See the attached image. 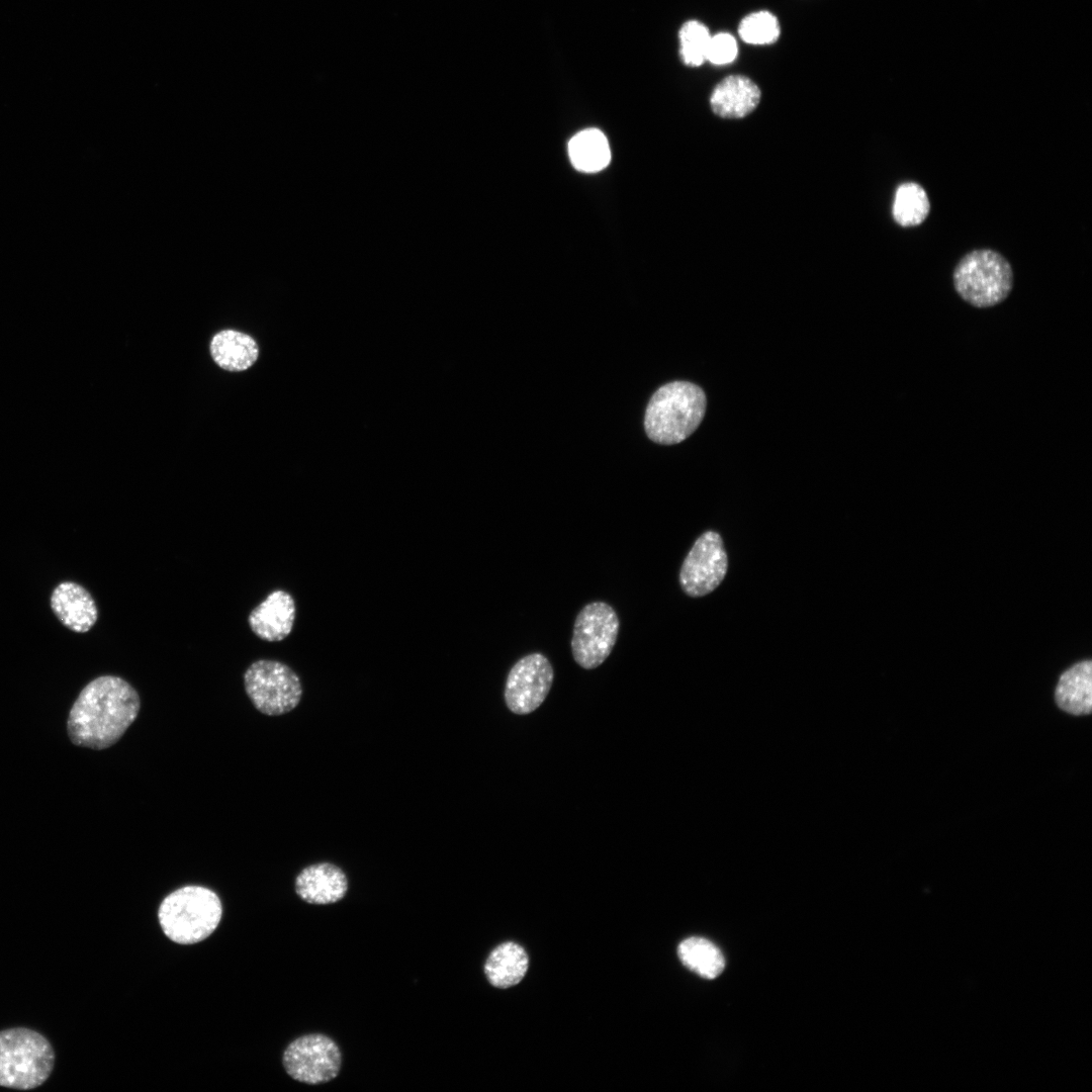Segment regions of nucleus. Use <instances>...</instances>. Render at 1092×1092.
Wrapping results in <instances>:
<instances>
[{"label": "nucleus", "instance_id": "1", "mask_svg": "<svg viewBox=\"0 0 1092 1092\" xmlns=\"http://www.w3.org/2000/svg\"><path fill=\"white\" fill-rule=\"evenodd\" d=\"M138 692L115 675H101L86 685L71 708L67 730L78 746L101 750L115 744L135 720Z\"/></svg>", "mask_w": 1092, "mask_h": 1092}, {"label": "nucleus", "instance_id": "2", "mask_svg": "<svg viewBox=\"0 0 1092 1092\" xmlns=\"http://www.w3.org/2000/svg\"><path fill=\"white\" fill-rule=\"evenodd\" d=\"M706 403L704 391L692 382L664 384L653 393L646 407L644 429L648 438L663 445L682 442L701 424Z\"/></svg>", "mask_w": 1092, "mask_h": 1092}, {"label": "nucleus", "instance_id": "3", "mask_svg": "<svg viewBox=\"0 0 1092 1092\" xmlns=\"http://www.w3.org/2000/svg\"><path fill=\"white\" fill-rule=\"evenodd\" d=\"M222 906L210 889L188 885L164 898L158 919L164 934L179 944H194L207 938L218 926Z\"/></svg>", "mask_w": 1092, "mask_h": 1092}, {"label": "nucleus", "instance_id": "4", "mask_svg": "<svg viewBox=\"0 0 1092 1092\" xmlns=\"http://www.w3.org/2000/svg\"><path fill=\"white\" fill-rule=\"evenodd\" d=\"M49 1039L27 1027L0 1030V1086L31 1090L42 1085L55 1066Z\"/></svg>", "mask_w": 1092, "mask_h": 1092}, {"label": "nucleus", "instance_id": "5", "mask_svg": "<svg viewBox=\"0 0 1092 1092\" xmlns=\"http://www.w3.org/2000/svg\"><path fill=\"white\" fill-rule=\"evenodd\" d=\"M1013 270L1008 260L991 249H977L964 255L952 272L959 296L977 308L1003 302L1013 288Z\"/></svg>", "mask_w": 1092, "mask_h": 1092}, {"label": "nucleus", "instance_id": "6", "mask_svg": "<svg viewBox=\"0 0 1092 1092\" xmlns=\"http://www.w3.org/2000/svg\"><path fill=\"white\" fill-rule=\"evenodd\" d=\"M244 686L254 707L268 716L292 711L302 696L298 675L286 664L275 660L253 662L245 671Z\"/></svg>", "mask_w": 1092, "mask_h": 1092}, {"label": "nucleus", "instance_id": "7", "mask_svg": "<svg viewBox=\"0 0 1092 1092\" xmlns=\"http://www.w3.org/2000/svg\"><path fill=\"white\" fill-rule=\"evenodd\" d=\"M616 611L605 602H592L578 612L572 631L571 652L584 669L600 666L611 654L619 633Z\"/></svg>", "mask_w": 1092, "mask_h": 1092}, {"label": "nucleus", "instance_id": "8", "mask_svg": "<svg viewBox=\"0 0 1092 1092\" xmlns=\"http://www.w3.org/2000/svg\"><path fill=\"white\" fill-rule=\"evenodd\" d=\"M282 1064L287 1075L297 1082L324 1084L339 1075L342 1053L332 1037L309 1033L293 1039L285 1048Z\"/></svg>", "mask_w": 1092, "mask_h": 1092}, {"label": "nucleus", "instance_id": "9", "mask_svg": "<svg viewBox=\"0 0 1092 1092\" xmlns=\"http://www.w3.org/2000/svg\"><path fill=\"white\" fill-rule=\"evenodd\" d=\"M554 678L548 658L539 652L521 657L510 669L505 686V702L518 715L534 712L545 701Z\"/></svg>", "mask_w": 1092, "mask_h": 1092}, {"label": "nucleus", "instance_id": "10", "mask_svg": "<svg viewBox=\"0 0 1092 1092\" xmlns=\"http://www.w3.org/2000/svg\"><path fill=\"white\" fill-rule=\"evenodd\" d=\"M727 571V555L721 536L713 531L702 534L686 556L679 583L690 597L698 598L714 590Z\"/></svg>", "mask_w": 1092, "mask_h": 1092}, {"label": "nucleus", "instance_id": "11", "mask_svg": "<svg viewBox=\"0 0 1092 1092\" xmlns=\"http://www.w3.org/2000/svg\"><path fill=\"white\" fill-rule=\"evenodd\" d=\"M297 896L308 904L329 905L342 900L348 892L345 872L331 862H318L302 869L295 878Z\"/></svg>", "mask_w": 1092, "mask_h": 1092}, {"label": "nucleus", "instance_id": "12", "mask_svg": "<svg viewBox=\"0 0 1092 1092\" xmlns=\"http://www.w3.org/2000/svg\"><path fill=\"white\" fill-rule=\"evenodd\" d=\"M51 608L68 629L85 633L98 619L97 605L91 594L74 581L59 583L51 595Z\"/></svg>", "mask_w": 1092, "mask_h": 1092}, {"label": "nucleus", "instance_id": "13", "mask_svg": "<svg viewBox=\"0 0 1092 1092\" xmlns=\"http://www.w3.org/2000/svg\"><path fill=\"white\" fill-rule=\"evenodd\" d=\"M295 619V603L285 590L272 592L249 615L251 630L261 639L275 642L285 639Z\"/></svg>", "mask_w": 1092, "mask_h": 1092}, {"label": "nucleus", "instance_id": "14", "mask_svg": "<svg viewBox=\"0 0 1092 1092\" xmlns=\"http://www.w3.org/2000/svg\"><path fill=\"white\" fill-rule=\"evenodd\" d=\"M760 96V89L751 79L743 75H730L716 85L710 103L720 117L742 118L756 108Z\"/></svg>", "mask_w": 1092, "mask_h": 1092}, {"label": "nucleus", "instance_id": "15", "mask_svg": "<svg viewBox=\"0 0 1092 1092\" xmlns=\"http://www.w3.org/2000/svg\"><path fill=\"white\" fill-rule=\"evenodd\" d=\"M1091 673V660H1083L1061 674L1055 691V700L1060 709L1076 716L1090 714L1092 708Z\"/></svg>", "mask_w": 1092, "mask_h": 1092}, {"label": "nucleus", "instance_id": "16", "mask_svg": "<svg viewBox=\"0 0 1092 1092\" xmlns=\"http://www.w3.org/2000/svg\"><path fill=\"white\" fill-rule=\"evenodd\" d=\"M210 354L220 368L239 372L253 366L259 357V347L248 334L236 330H223L212 337Z\"/></svg>", "mask_w": 1092, "mask_h": 1092}, {"label": "nucleus", "instance_id": "17", "mask_svg": "<svg viewBox=\"0 0 1092 1092\" xmlns=\"http://www.w3.org/2000/svg\"><path fill=\"white\" fill-rule=\"evenodd\" d=\"M528 965L525 949L513 941H506L488 954L484 963V974L493 987L509 988L521 982Z\"/></svg>", "mask_w": 1092, "mask_h": 1092}, {"label": "nucleus", "instance_id": "18", "mask_svg": "<svg viewBox=\"0 0 1092 1092\" xmlns=\"http://www.w3.org/2000/svg\"><path fill=\"white\" fill-rule=\"evenodd\" d=\"M568 154L572 165L581 172L595 173L606 168L611 151L606 135L599 129L587 128L569 141Z\"/></svg>", "mask_w": 1092, "mask_h": 1092}, {"label": "nucleus", "instance_id": "19", "mask_svg": "<svg viewBox=\"0 0 1092 1092\" xmlns=\"http://www.w3.org/2000/svg\"><path fill=\"white\" fill-rule=\"evenodd\" d=\"M677 953L688 969L706 979L718 977L725 967L721 950L703 937H690L682 940L678 945Z\"/></svg>", "mask_w": 1092, "mask_h": 1092}, {"label": "nucleus", "instance_id": "20", "mask_svg": "<svg viewBox=\"0 0 1092 1092\" xmlns=\"http://www.w3.org/2000/svg\"><path fill=\"white\" fill-rule=\"evenodd\" d=\"M930 200L925 189L917 182L900 184L894 195L892 214L903 228L921 224L930 212Z\"/></svg>", "mask_w": 1092, "mask_h": 1092}, {"label": "nucleus", "instance_id": "21", "mask_svg": "<svg viewBox=\"0 0 1092 1092\" xmlns=\"http://www.w3.org/2000/svg\"><path fill=\"white\" fill-rule=\"evenodd\" d=\"M678 36L684 63L693 67L701 66L706 61L711 39L707 26L697 20L687 21L680 27Z\"/></svg>", "mask_w": 1092, "mask_h": 1092}, {"label": "nucleus", "instance_id": "22", "mask_svg": "<svg viewBox=\"0 0 1092 1092\" xmlns=\"http://www.w3.org/2000/svg\"><path fill=\"white\" fill-rule=\"evenodd\" d=\"M778 18L768 11H758L745 16L739 23L738 33L750 44H770L780 36Z\"/></svg>", "mask_w": 1092, "mask_h": 1092}, {"label": "nucleus", "instance_id": "23", "mask_svg": "<svg viewBox=\"0 0 1092 1092\" xmlns=\"http://www.w3.org/2000/svg\"><path fill=\"white\" fill-rule=\"evenodd\" d=\"M737 42L729 33H718L711 36L706 60L714 65H725L733 62L737 56Z\"/></svg>", "mask_w": 1092, "mask_h": 1092}]
</instances>
